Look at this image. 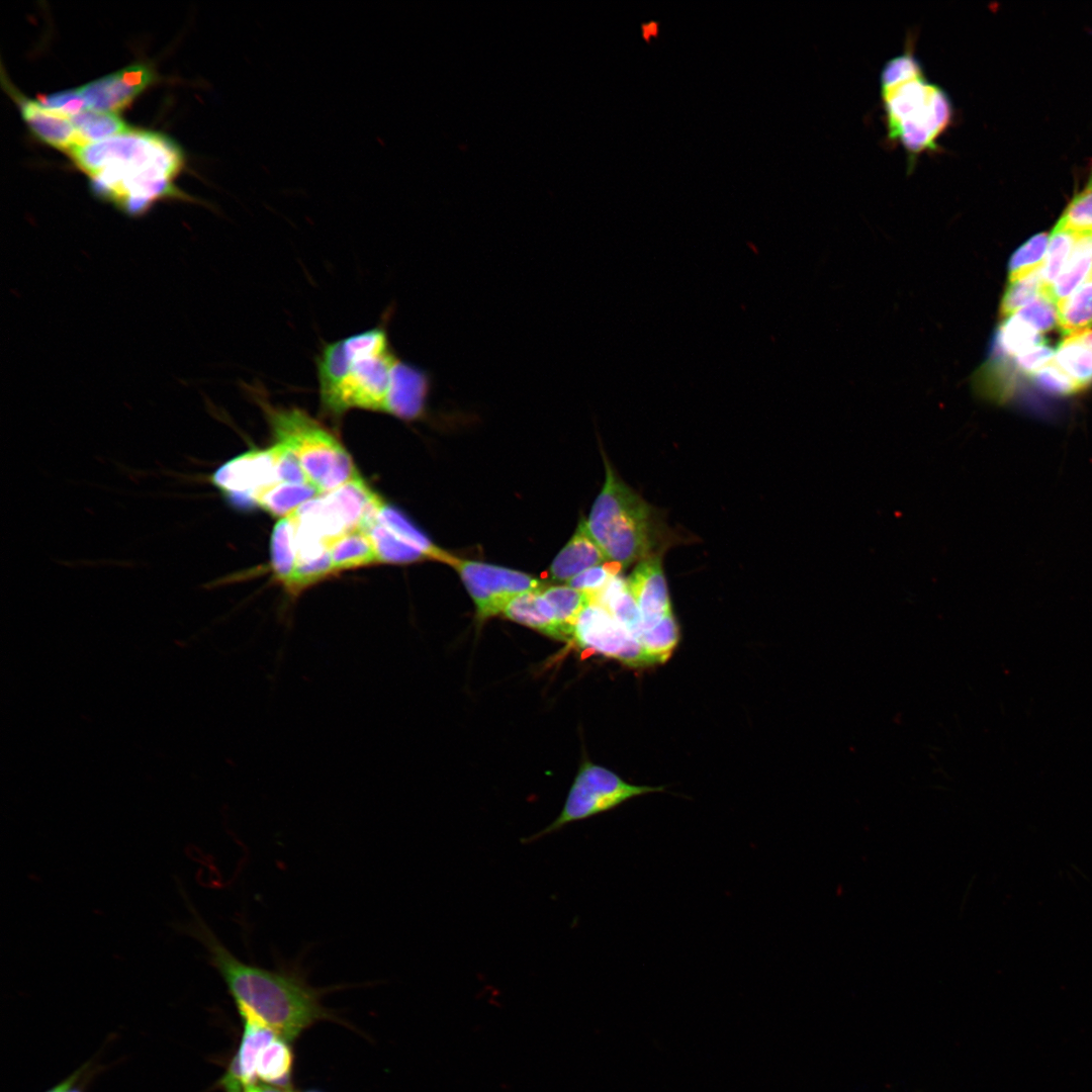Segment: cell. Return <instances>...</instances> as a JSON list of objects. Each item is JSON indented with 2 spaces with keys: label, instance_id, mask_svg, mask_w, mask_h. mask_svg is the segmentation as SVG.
I'll return each mask as SVG.
<instances>
[{
  "label": "cell",
  "instance_id": "obj_1",
  "mask_svg": "<svg viewBox=\"0 0 1092 1092\" xmlns=\"http://www.w3.org/2000/svg\"><path fill=\"white\" fill-rule=\"evenodd\" d=\"M185 930L204 945L242 1018L259 1021L290 1042L317 1021L334 1018L322 1003L330 989L311 986L300 968L265 969L239 960L197 915Z\"/></svg>",
  "mask_w": 1092,
  "mask_h": 1092
},
{
  "label": "cell",
  "instance_id": "obj_2",
  "mask_svg": "<svg viewBox=\"0 0 1092 1092\" xmlns=\"http://www.w3.org/2000/svg\"><path fill=\"white\" fill-rule=\"evenodd\" d=\"M75 164L91 178L94 193L130 216L165 197H182L172 180L183 165L168 138L132 130L72 149Z\"/></svg>",
  "mask_w": 1092,
  "mask_h": 1092
},
{
  "label": "cell",
  "instance_id": "obj_3",
  "mask_svg": "<svg viewBox=\"0 0 1092 1092\" xmlns=\"http://www.w3.org/2000/svg\"><path fill=\"white\" fill-rule=\"evenodd\" d=\"M399 358L385 326L326 343L315 357L323 410L338 417L354 408L384 413Z\"/></svg>",
  "mask_w": 1092,
  "mask_h": 1092
},
{
  "label": "cell",
  "instance_id": "obj_4",
  "mask_svg": "<svg viewBox=\"0 0 1092 1092\" xmlns=\"http://www.w3.org/2000/svg\"><path fill=\"white\" fill-rule=\"evenodd\" d=\"M604 459L606 480L586 521L592 537L607 559L623 567L661 555L666 543L661 520Z\"/></svg>",
  "mask_w": 1092,
  "mask_h": 1092
},
{
  "label": "cell",
  "instance_id": "obj_5",
  "mask_svg": "<svg viewBox=\"0 0 1092 1092\" xmlns=\"http://www.w3.org/2000/svg\"><path fill=\"white\" fill-rule=\"evenodd\" d=\"M888 139L901 146L914 166L922 154L936 152L951 125L954 109L947 92L921 74L881 86Z\"/></svg>",
  "mask_w": 1092,
  "mask_h": 1092
},
{
  "label": "cell",
  "instance_id": "obj_6",
  "mask_svg": "<svg viewBox=\"0 0 1092 1092\" xmlns=\"http://www.w3.org/2000/svg\"><path fill=\"white\" fill-rule=\"evenodd\" d=\"M264 410L276 442L295 453L308 481L322 494L358 476L347 450L307 413L269 404Z\"/></svg>",
  "mask_w": 1092,
  "mask_h": 1092
},
{
  "label": "cell",
  "instance_id": "obj_7",
  "mask_svg": "<svg viewBox=\"0 0 1092 1092\" xmlns=\"http://www.w3.org/2000/svg\"><path fill=\"white\" fill-rule=\"evenodd\" d=\"M662 790V787L630 785L613 771L585 762L576 775L559 815L544 829L522 839V842L537 841L572 822L612 810L633 797Z\"/></svg>",
  "mask_w": 1092,
  "mask_h": 1092
},
{
  "label": "cell",
  "instance_id": "obj_8",
  "mask_svg": "<svg viewBox=\"0 0 1092 1092\" xmlns=\"http://www.w3.org/2000/svg\"><path fill=\"white\" fill-rule=\"evenodd\" d=\"M453 568L473 600L480 620L502 614L516 597L545 587L528 573L480 561L458 558Z\"/></svg>",
  "mask_w": 1092,
  "mask_h": 1092
},
{
  "label": "cell",
  "instance_id": "obj_9",
  "mask_svg": "<svg viewBox=\"0 0 1092 1092\" xmlns=\"http://www.w3.org/2000/svg\"><path fill=\"white\" fill-rule=\"evenodd\" d=\"M573 641L581 648L630 666L652 664L640 642L597 603H589L580 613L574 626Z\"/></svg>",
  "mask_w": 1092,
  "mask_h": 1092
},
{
  "label": "cell",
  "instance_id": "obj_10",
  "mask_svg": "<svg viewBox=\"0 0 1092 1092\" xmlns=\"http://www.w3.org/2000/svg\"><path fill=\"white\" fill-rule=\"evenodd\" d=\"M276 447L256 450L234 457L217 467L209 482L234 507L253 503L262 489L279 482L276 471Z\"/></svg>",
  "mask_w": 1092,
  "mask_h": 1092
},
{
  "label": "cell",
  "instance_id": "obj_11",
  "mask_svg": "<svg viewBox=\"0 0 1092 1092\" xmlns=\"http://www.w3.org/2000/svg\"><path fill=\"white\" fill-rule=\"evenodd\" d=\"M153 80L146 65H131L77 89L87 109L115 113L126 106Z\"/></svg>",
  "mask_w": 1092,
  "mask_h": 1092
},
{
  "label": "cell",
  "instance_id": "obj_12",
  "mask_svg": "<svg viewBox=\"0 0 1092 1092\" xmlns=\"http://www.w3.org/2000/svg\"><path fill=\"white\" fill-rule=\"evenodd\" d=\"M627 583L639 609L643 630L672 613L661 555L641 560Z\"/></svg>",
  "mask_w": 1092,
  "mask_h": 1092
},
{
  "label": "cell",
  "instance_id": "obj_13",
  "mask_svg": "<svg viewBox=\"0 0 1092 1092\" xmlns=\"http://www.w3.org/2000/svg\"><path fill=\"white\" fill-rule=\"evenodd\" d=\"M432 380L429 371L399 358L384 413L407 422L422 418L432 389Z\"/></svg>",
  "mask_w": 1092,
  "mask_h": 1092
},
{
  "label": "cell",
  "instance_id": "obj_14",
  "mask_svg": "<svg viewBox=\"0 0 1092 1092\" xmlns=\"http://www.w3.org/2000/svg\"><path fill=\"white\" fill-rule=\"evenodd\" d=\"M244 1031L236 1054L218 1080L222 1092H244L256 1082V1068L261 1050L277 1034L252 1018H242Z\"/></svg>",
  "mask_w": 1092,
  "mask_h": 1092
},
{
  "label": "cell",
  "instance_id": "obj_15",
  "mask_svg": "<svg viewBox=\"0 0 1092 1092\" xmlns=\"http://www.w3.org/2000/svg\"><path fill=\"white\" fill-rule=\"evenodd\" d=\"M607 560L592 537L586 521L581 520L574 535L552 561L548 575L553 580L567 582L582 571Z\"/></svg>",
  "mask_w": 1092,
  "mask_h": 1092
},
{
  "label": "cell",
  "instance_id": "obj_16",
  "mask_svg": "<svg viewBox=\"0 0 1092 1092\" xmlns=\"http://www.w3.org/2000/svg\"><path fill=\"white\" fill-rule=\"evenodd\" d=\"M24 120L33 132L46 143L68 153L83 142L65 114L42 107L37 101L22 99L20 102Z\"/></svg>",
  "mask_w": 1092,
  "mask_h": 1092
},
{
  "label": "cell",
  "instance_id": "obj_17",
  "mask_svg": "<svg viewBox=\"0 0 1092 1092\" xmlns=\"http://www.w3.org/2000/svg\"><path fill=\"white\" fill-rule=\"evenodd\" d=\"M542 589L531 590L514 598L507 605L503 614L512 621L533 628L555 639L566 641L555 612L542 595Z\"/></svg>",
  "mask_w": 1092,
  "mask_h": 1092
},
{
  "label": "cell",
  "instance_id": "obj_18",
  "mask_svg": "<svg viewBox=\"0 0 1092 1092\" xmlns=\"http://www.w3.org/2000/svg\"><path fill=\"white\" fill-rule=\"evenodd\" d=\"M1092 274V234L1078 236L1075 246L1054 283L1041 289L1057 305Z\"/></svg>",
  "mask_w": 1092,
  "mask_h": 1092
},
{
  "label": "cell",
  "instance_id": "obj_19",
  "mask_svg": "<svg viewBox=\"0 0 1092 1092\" xmlns=\"http://www.w3.org/2000/svg\"><path fill=\"white\" fill-rule=\"evenodd\" d=\"M376 521L397 538L422 552L428 559L443 562L452 567L458 560V557L434 544L399 510L384 502L378 510Z\"/></svg>",
  "mask_w": 1092,
  "mask_h": 1092
},
{
  "label": "cell",
  "instance_id": "obj_20",
  "mask_svg": "<svg viewBox=\"0 0 1092 1092\" xmlns=\"http://www.w3.org/2000/svg\"><path fill=\"white\" fill-rule=\"evenodd\" d=\"M590 603H597L607 609L613 618L639 641L643 632L640 612L627 580L620 574L614 576L597 596L593 597Z\"/></svg>",
  "mask_w": 1092,
  "mask_h": 1092
},
{
  "label": "cell",
  "instance_id": "obj_21",
  "mask_svg": "<svg viewBox=\"0 0 1092 1092\" xmlns=\"http://www.w3.org/2000/svg\"><path fill=\"white\" fill-rule=\"evenodd\" d=\"M321 491L311 483L276 482L261 491L253 503L272 516L285 518L293 514L300 506L321 495Z\"/></svg>",
  "mask_w": 1092,
  "mask_h": 1092
},
{
  "label": "cell",
  "instance_id": "obj_22",
  "mask_svg": "<svg viewBox=\"0 0 1092 1092\" xmlns=\"http://www.w3.org/2000/svg\"><path fill=\"white\" fill-rule=\"evenodd\" d=\"M292 1069L291 1042L276 1035L260 1052L256 1077L266 1085L291 1089Z\"/></svg>",
  "mask_w": 1092,
  "mask_h": 1092
},
{
  "label": "cell",
  "instance_id": "obj_23",
  "mask_svg": "<svg viewBox=\"0 0 1092 1092\" xmlns=\"http://www.w3.org/2000/svg\"><path fill=\"white\" fill-rule=\"evenodd\" d=\"M271 565L276 579L284 588L289 584L296 567L295 524L291 516L275 524L270 543Z\"/></svg>",
  "mask_w": 1092,
  "mask_h": 1092
},
{
  "label": "cell",
  "instance_id": "obj_24",
  "mask_svg": "<svg viewBox=\"0 0 1092 1092\" xmlns=\"http://www.w3.org/2000/svg\"><path fill=\"white\" fill-rule=\"evenodd\" d=\"M333 566L340 570L358 568L378 563L372 541L367 532H350L330 546Z\"/></svg>",
  "mask_w": 1092,
  "mask_h": 1092
},
{
  "label": "cell",
  "instance_id": "obj_25",
  "mask_svg": "<svg viewBox=\"0 0 1092 1092\" xmlns=\"http://www.w3.org/2000/svg\"><path fill=\"white\" fill-rule=\"evenodd\" d=\"M1058 326L1067 336L1092 327V274L1058 305Z\"/></svg>",
  "mask_w": 1092,
  "mask_h": 1092
},
{
  "label": "cell",
  "instance_id": "obj_26",
  "mask_svg": "<svg viewBox=\"0 0 1092 1092\" xmlns=\"http://www.w3.org/2000/svg\"><path fill=\"white\" fill-rule=\"evenodd\" d=\"M1052 362L1066 373L1080 388L1092 384V349L1069 335L1059 345Z\"/></svg>",
  "mask_w": 1092,
  "mask_h": 1092
},
{
  "label": "cell",
  "instance_id": "obj_27",
  "mask_svg": "<svg viewBox=\"0 0 1092 1092\" xmlns=\"http://www.w3.org/2000/svg\"><path fill=\"white\" fill-rule=\"evenodd\" d=\"M542 595L553 608L566 641H573L575 623L582 610L590 603L589 597L569 585L544 587Z\"/></svg>",
  "mask_w": 1092,
  "mask_h": 1092
},
{
  "label": "cell",
  "instance_id": "obj_28",
  "mask_svg": "<svg viewBox=\"0 0 1092 1092\" xmlns=\"http://www.w3.org/2000/svg\"><path fill=\"white\" fill-rule=\"evenodd\" d=\"M365 532L372 541L378 563L406 564L428 559L422 552L397 538L377 521Z\"/></svg>",
  "mask_w": 1092,
  "mask_h": 1092
},
{
  "label": "cell",
  "instance_id": "obj_29",
  "mask_svg": "<svg viewBox=\"0 0 1092 1092\" xmlns=\"http://www.w3.org/2000/svg\"><path fill=\"white\" fill-rule=\"evenodd\" d=\"M69 117L84 145L130 130L115 113L86 109Z\"/></svg>",
  "mask_w": 1092,
  "mask_h": 1092
},
{
  "label": "cell",
  "instance_id": "obj_30",
  "mask_svg": "<svg viewBox=\"0 0 1092 1092\" xmlns=\"http://www.w3.org/2000/svg\"><path fill=\"white\" fill-rule=\"evenodd\" d=\"M678 639V625L671 613L652 627L643 630L639 642L652 663H662L671 655Z\"/></svg>",
  "mask_w": 1092,
  "mask_h": 1092
},
{
  "label": "cell",
  "instance_id": "obj_31",
  "mask_svg": "<svg viewBox=\"0 0 1092 1092\" xmlns=\"http://www.w3.org/2000/svg\"><path fill=\"white\" fill-rule=\"evenodd\" d=\"M1043 342L1034 328L1015 314L1006 317L997 338L999 349L1004 355L1014 358Z\"/></svg>",
  "mask_w": 1092,
  "mask_h": 1092
},
{
  "label": "cell",
  "instance_id": "obj_32",
  "mask_svg": "<svg viewBox=\"0 0 1092 1092\" xmlns=\"http://www.w3.org/2000/svg\"><path fill=\"white\" fill-rule=\"evenodd\" d=\"M1079 234L1056 224L1049 239L1046 255L1041 266L1042 289L1050 287L1066 264Z\"/></svg>",
  "mask_w": 1092,
  "mask_h": 1092
},
{
  "label": "cell",
  "instance_id": "obj_33",
  "mask_svg": "<svg viewBox=\"0 0 1092 1092\" xmlns=\"http://www.w3.org/2000/svg\"><path fill=\"white\" fill-rule=\"evenodd\" d=\"M1057 225L1075 234H1092V168L1084 187L1071 199Z\"/></svg>",
  "mask_w": 1092,
  "mask_h": 1092
},
{
  "label": "cell",
  "instance_id": "obj_34",
  "mask_svg": "<svg viewBox=\"0 0 1092 1092\" xmlns=\"http://www.w3.org/2000/svg\"><path fill=\"white\" fill-rule=\"evenodd\" d=\"M1041 267L1014 280H1009L1001 303V314L1008 317L1033 300L1042 289Z\"/></svg>",
  "mask_w": 1092,
  "mask_h": 1092
},
{
  "label": "cell",
  "instance_id": "obj_35",
  "mask_svg": "<svg viewBox=\"0 0 1092 1092\" xmlns=\"http://www.w3.org/2000/svg\"><path fill=\"white\" fill-rule=\"evenodd\" d=\"M1050 237L1040 233L1015 251L1009 262V280L1017 279L1042 266Z\"/></svg>",
  "mask_w": 1092,
  "mask_h": 1092
},
{
  "label": "cell",
  "instance_id": "obj_36",
  "mask_svg": "<svg viewBox=\"0 0 1092 1092\" xmlns=\"http://www.w3.org/2000/svg\"><path fill=\"white\" fill-rule=\"evenodd\" d=\"M336 572L329 550L317 558L297 563L293 576L285 590L290 596L297 597L310 585Z\"/></svg>",
  "mask_w": 1092,
  "mask_h": 1092
},
{
  "label": "cell",
  "instance_id": "obj_37",
  "mask_svg": "<svg viewBox=\"0 0 1092 1092\" xmlns=\"http://www.w3.org/2000/svg\"><path fill=\"white\" fill-rule=\"evenodd\" d=\"M1014 314L1029 324L1039 334L1049 332L1058 325V306L1043 292Z\"/></svg>",
  "mask_w": 1092,
  "mask_h": 1092
},
{
  "label": "cell",
  "instance_id": "obj_38",
  "mask_svg": "<svg viewBox=\"0 0 1092 1092\" xmlns=\"http://www.w3.org/2000/svg\"><path fill=\"white\" fill-rule=\"evenodd\" d=\"M623 566L615 561H608L590 567L567 581V585L585 593L589 600L597 596L616 575H619Z\"/></svg>",
  "mask_w": 1092,
  "mask_h": 1092
},
{
  "label": "cell",
  "instance_id": "obj_39",
  "mask_svg": "<svg viewBox=\"0 0 1092 1092\" xmlns=\"http://www.w3.org/2000/svg\"><path fill=\"white\" fill-rule=\"evenodd\" d=\"M1035 385L1054 395H1071L1078 391V385L1052 361L1032 376Z\"/></svg>",
  "mask_w": 1092,
  "mask_h": 1092
},
{
  "label": "cell",
  "instance_id": "obj_40",
  "mask_svg": "<svg viewBox=\"0 0 1092 1092\" xmlns=\"http://www.w3.org/2000/svg\"><path fill=\"white\" fill-rule=\"evenodd\" d=\"M276 471L278 480L289 483H310L295 453L287 446L276 442Z\"/></svg>",
  "mask_w": 1092,
  "mask_h": 1092
},
{
  "label": "cell",
  "instance_id": "obj_41",
  "mask_svg": "<svg viewBox=\"0 0 1092 1092\" xmlns=\"http://www.w3.org/2000/svg\"><path fill=\"white\" fill-rule=\"evenodd\" d=\"M1054 355V349L1043 342L1016 356L1013 365L1017 372L1032 376L1048 365L1053 360Z\"/></svg>",
  "mask_w": 1092,
  "mask_h": 1092
},
{
  "label": "cell",
  "instance_id": "obj_42",
  "mask_svg": "<svg viewBox=\"0 0 1092 1092\" xmlns=\"http://www.w3.org/2000/svg\"><path fill=\"white\" fill-rule=\"evenodd\" d=\"M37 102L47 109L68 116L87 109L77 90L61 91L52 95L41 96Z\"/></svg>",
  "mask_w": 1092,
  "mask_h": 1092
},
{
  "label": "cell",
  "instance_id": "obj_43",
  "mask_svg": "<svg viewBox=\"0 0 1092 1092\" xmlns=\"http://www.w3.org/2000/svg\"><path fill=\"white\" fill-rule=\"evenodd\" d=\"M90 1071V1064H87L47 1092H84Z\"/></svg>",
  "mask_w": 1092,
  "mask_h": 1092
},
{
  "label": "cell",
  "instance_id": "obj_44",
  "mask_svg": "<svg viewBox=\"0 0 1092 1092\" xmlns=\"http://www.w3.org/2000/svg\"><path fill=\"white\" fill-rule=\"evenodd\" d=\"M244 1092H291L289 1089L270 1086V1085H258L255 1083L248 1087Z\"/></svg>",
  "mask_w": 1092,
  "mask_h": 1092
},
{
  "label": "cell",
  "instance_id": "obj_45",
  "mask_svg": "<svg viewBox=\"0 0 1092 1092\" xmlns=\"http://www.w3.org/2000/svg\"><path fill=\"white\" fill-rule=\"evenodd\" d=\"M641 27H642L643 36L645 37L646 40H649L650 35H656L657 34L658 22L651 21V22H648V23H643Z\"/></svg>",
  "mask_w": 1092,
  "mask_h": 1092
},
{
  "label": "cell",
  "instance_id": "obj_46",
  "mask_svg": "<svg viewBox=\"0 0 1092 1092\" xmlns=\"http://www.w3.org/2000/svg\"><path fill=\"white\" fill-rule=\"evenodd\" d=\"M1074 335L1081 343L1092 349V331H1084Z\"/></svg>",
  "mask_w": 1092,
  "mask_h": 1092
},
{
  "label": "cell",
  "instance_id": "obj_47",
  "mask_svg": "<svg viewBox=\"0 0 1092 1092\" xmlns=\"http://www.w3.org/2000/svg\"><path fill=\"white\" fill-rule=\"evenodd\" d=\"M303 1092H321V1091H318V1090H305Z\"/></svg>",
  "mask_w": 1092,
  "mask_h": 1092
}]
</instances>
